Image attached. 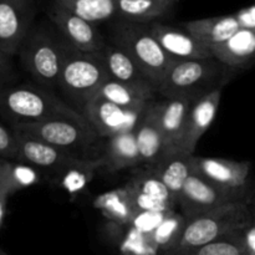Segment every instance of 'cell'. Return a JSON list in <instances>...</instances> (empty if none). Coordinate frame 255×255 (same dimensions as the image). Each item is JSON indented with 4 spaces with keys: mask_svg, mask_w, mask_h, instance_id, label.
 <instances>
[{
    "mask_svg": "<svg viewBox=\"0 0 255 255\" xmlns=\"http://www.w3.org/2000/svg\"><path fill=\"white\" fill-rule=\"evenodd\" d=\"M254 223H255V212H254Z\"/></svg>",
    "mask_w": 255,
    "mask_h": 255,
    "instance_id": "41",
    "label": "cell"
},
{
    "mask_svg": "<svg viewBox=\"0 0 255 255\" xmlns=\"http://www.w3.org/2000/svg\"><path fill=\"white\" fill-rule=\"evenodd\" d=\"M159 114H161V101L152 100L143 109L138 124L134 128L142 163L148 166H154L166 156L163 147V134L159 124Z\"/></svg>",
    "mask_w": 255,
    "mask_h": 255,
    "instance_id": "15",
    "label": "cell"
},
{
    "mask_svg": "<svg viewBox=\"0 0 255 255\" xmlns=\"http://www.w3.org/2000/svg\"><path fill=\"white\" fill-rule=\"evenodd\" d=\"M11 55L0 50V90L10 86L14 80V65Z\"/></svg>",
    "mask_w": 255,
    "mask_h": 255,
    "instance_id": "34",
    "label": "cell"
},
{
    "mask_svg": "<svg viewBox=\"0 0 255 255\" xmlns=\"http://www.w3.org/2000/svg\"><path fill=\"white\" fill-rule=\"evenodd\" d=\"M41 176L39 169L30 164L17 161H9L5 178V194L12 196L16 192L26 189L39 183Z\"/></svg>",
    "mask_w": 255,
    "mask_h": 255,
    "instance_id": "30",
    "label": "cell"
},
{
    "mask_svg": "<svg viewBox=\"0 0 255 255\" xmlns=\"http://www.w3.org/2000/svg\"><path fill=\"white\" fill-rule=\"evenodd\" d=\"M234 70L214 59L176 60L159 85L157 94L162 97L187 96L197 100L224 85L233 76Z\"/></svg>",
    "mask_w": 255,
    "mask_h": 255,
    "instance_id": "3",
    "label": "cell"
},
{
    "mask_svg": "<svg viewBox=\"0 0 255 255\" xmlns=\"http://www.w3.org/2000/svg\"><path fill=\"white\" fill-rule=\"evenodd\" d=\"M0 116L12 125L32 124L46 120L67 119L91 126L75 107L50 90L35 85H17L0 90Z\"/></svg>",
    "mask_w": 255,
    "mask_h": 255,
    "instance_id": "1",
    "label": "cell"
},
{
    "mask_svg": "<svg viewBox=\"0 0 255 255\" xmlns=\"http://www.w3.org/2000/svg\"><path fill=\"white\" fill-rule=\"evenodd\" d=\"M244 246H246L248 255H255V223L247 227L243 231Z\"/></svg>",
    "mask_w": 255,
    "mask_h": 255,
    "instance_id": "36",
    "label": "cell"
},
{
    "mask_svg": "<svg viewBox=\"0 0 255 255\" xmlns=\"http://www.w3.org/2000/svg\"><path fill=\"white\" fill-rule=\"evenodd\" d=\"M166 1H167V2H169V4L174 5V4H176L177 1H178V0H166Z\"/></svg>",
    "mask_w": 255,
    "mask_h": 255,
    "instance_id": "39",
    "label": "cell"
},
{
    "mask_svg": "<svg viewBox=\"0 0 255 255\" xmlns=\"http://www.w3.org/2000/svg\"><path fill=\"white\" fill-rule=\"evenodd\" d=\"M149 31L174 60H198L212 57L211 49L194 39L186 30L154 21L148 24Z\"/></svg>",
    "mask_w": 255,
    "mask_h": 255,
    "instance_id": "16",
    "label": "cell"
},
{
    "mask_svg": "<svg viewBox=\"0 0 255 255\" xmlns=\"http://www.w3.org/2000/svg\"><path fill=\"white\" fill-rule=\"evenodd\" d=\"M173 5L166 0H116L120 20L136 24H152L166 16Z\"/></svg>",
    "mask_w": 255,
    "mask_h": 255,
    "instance_id": "24",
    "label": "cell"
},
{
    "mask_svg": "<svg viewBox=\"0 0 255 255\" xmlns=\"http://www.w3.org/2000/svg\"><path fill=\"white\" fill-rule=\"evenodd\" d=\"M109 79L96 55L79 51L65 40L64 64L57 87L75 105V110L82 115L85 106Z\"/></svg>",
    "mask_w": 255,
    "mask_h": 255,
    "instance_id": "6",
    "label": "cell"
},
{
    "mask_svg": "<svg viewBox=\"0 0 255 255\" xmlns=\"http://www.w3.org/2000/svg\"><path fill=\"white\" fill-rule=\"evenodd\" d=\"M191 156L192 154H186L182 152L167 154L158 163L149 166L166 184L168 191L173 194L174 198L177 199V203L187 179L192 176Z\"/></svg>",
    "mask_w": 255,
    "mask_h": 255,
    "instance_id": "23",
    "label": "cell"
},
{
    "mask_svg": "<svg viewBox=\"0 0 255 255\" xmlns=\"http://www.w3.org/2000/svg\"><path fill=\"white\" fill-rule=\"evenodd\" d=\"M126 186V184H125ZM127 187V186H126ZM128 188V187H127ZM129 194H131L132 203H133L136 212H158V213H169L174 211L177 204L171 203V202L162 201V199L156 198V197L147 196V194L139 193V192L133 191L128 188Z\"/></svg>",
    "mask_w": 255,
    "mask_h": 255,
    "instance_id": "31",
    "label": "cell"
},
{
    "mask_svg": "<svg viewBox=\"0 0 255 255\" xmlns=\"http://www.w3.org/2000/svg\"><path fill=\"white\" fill-rule=\"evenodd\" d=\"M183 29L207 47L221 45L241 30L234 14L191 20L182 24Z\"/></svg>",
    "mask_w": 255,
    "mask_h": 255,
    "instance_id": "20",
    "label": "cell"
},
{
    "mask_svg": "<svg viewBox=\"0 0 255 255\" xmlns=\"http://www.w3.org/2000/svg\"><path fill=\"white\" fill-rule=\"evenodd\" d=\"M0 157L10 161H16L17 139L14 129H9L0 124Z\"/></svg>",
    "mask_w": 255,
    "mask_h": 255,
    "instance_id": "33",
    "label": "cell"
},
{
    "mask_svg": "<svg viewBox=\"0 0 255 255\" xmlns=\"http://www.w3.org/2000/svg\"><path fill=\"white\" fill-rule=\"evenodd\" d=\"M105 167L110 172L133 168L142 163L134 131L122 132L106 139L104 153Z\"/></svg>",
    "mask_w": 255,
    "mask_h": 255,
    "instance_id": "21",
    "label": "cell"
},
{
    "mask_svg": "<svg viewBox=\"0 0 255 255\" xmlns=\"http://www.w3.org/2000/svg\"><path fill=\"white\" fill-rule=\"evenodd\" d=\"M222 91L223 89L213 90L193 102L187 122L186 136L182 144L183 153L193 154L198 141L212 126L221 104Z\"/></svg>",
    "mask_w": 255,
    "mask_h": 255,
    "instance_id": "17",
    "label": "cell"
},
{
    "mask_svg": "<svg viewBox=\"0 0 255 255\" xmlns=\"http://www.w3.org/2000/svg\"><path fill=\"white\" fill-rule=\"evenodd\" d=\"M94 206L107 219L121 226H129L134 214L137 213L126 186L97 196L95 198Z\"/></svg>",
    "mask_w": 255,
    "mask_h": 255,
    "instance_id": "25",
    "label": "cell"
},
{
    "mask_svg": "<svg viewBox=\"0 0 255 255\" xmlns=\"http://www.w3.org/2000/svg\"><path fill=\"white\" fill-rule=\"evenodd\" d=\"M97 95L125 110L142 112L147 104L154 100L157 91L152 87L124 84L109 79Z\"/></svg>",
    "mask_w": 255,
    "mask_h": 255,
    "instance_id": "22",
    "label": "cell"
},
{
    "mask_svg": "<svg viewBox=\"0 0 255 255\" xmlns=\"http://www.w3.org/2000/svg\"><path fill=\"white\" fill-rule=\"evenodd\" d=\"M36 14V0H0V50L17 55Z\"/></svg>",
    "mask_w": 255,
    "mask_h": 255,
    "instance_id": "10",
    "label": "cell"
},
{
    "mask_svg": "<svg viewBox=\"0 0 255 255\" xmlns=\"http://www.w3.org/2000/svg\"><path fill=\"white\" fill-rule=\"evenodd\" d=\"M110 42L124 49L133 59L156 91L176 61L154 39L147 24L120 20L112 27Z\"/></svg>",
    "mask_w": 255,
    "mask_h": 255,
    "instance_id": "5",
    "label": "cell"
},
{
    "mask_svg": "<svg viewBox=\"0 0 255 255\" xmlns=\"http://www.w3.org/2000/svg\"><path fill=\"white\" fill-rule=\"evenodd\" d=\"M95 55L105 67L111 80L124 84L137 85V86L152 87L156 90L152 86L149 80L144 76L143 72L139 70L133 59L117 45L107 42L104 49Z\"/></svg>",
    "mask_w": 255,
    "mask_h": 255,
    "instance_id": "19",
    "label": "cell"
},
{
    "mask_svg": "<svg viewBox=\"0 0 255 255\" xmlns=\"http://www.w3.org/2000/svg\"><path fill=\"white\" fill-rule=\"evenodd\" d=\"M192 173L229 189H248L252 164L248 161H232L216 157L191 156Z\"/></svg>",
    "mask_w": 255,
    "mask_h": 255,
    "instance_id": "13",
    "label": "cell"
},
{
    "mask_svg": "<svg viewBox=\"0 0 255 255\" xmlns=\"http://www.w3.org/2000/svg\"><path fill=\"white\" fill-rule=\"evenodd\" d=\"M194 101L196 100L187 96L163 97L161 101L159 124L163 134V147L166 156L182 152L189 111Z\"/></svg>",
    "mask_w": 255,
    "mask_h": 255,
    "instance_id": "14",
    "label": "cell"
},
{
    "mask_svg": "<svg viewBox=\"0 0 255 255\" xmlns=\"http://www.w3.org/2000/svg\"><path fill=\"white\" fill-rule=\"evenodd\" d=\"M141 114L142 112L122 109L99 95H96L82 110V116L104 139L122 132L134 131Z\"/></svg>",
    "mask_w": 255,
    "mask_h": 255,
    "instance_id": "12",
    "label": "cell"
},
{
    "mask_svg": "<svg viewBox=\"0 0 255 255\" xmlns=\"http://www.w3.org/2000/svg\"><path fill=\"white\" fill-rule=\"evenodd\" d=\"M212 56L229 69H249L255 65V30L241 29L226 42L211 47Z\"/></svg>",
    "mask_w": 255,
    "mask_h": 255,
    "instance_id": "18",
    "label": "cell"
},
{
    "mask_svg": "<svg viewBox=\"0 0 255 255\" xmlns=\"http://www.w3.org/2000/svg\"><path fill=\"white\" fill-rule=\"evenodd\" d=\"M187 218L182 213L176 211L171 212L158 227L147 236L148 244L154 249L162 253L172 251L177 247L184 228H186Z\"/></svg>",
    "mask_w": 255,
    "mask_h": 255,
    "instance_id": "27",
    "label": "cell"
},
{
    "mask_svg": "<svg viewBox=\"0 0 255 255\" xmlns=\"http://www.w3.org/2000/svg\"><path fill=\"white\" fill-rule=\"evenodd\" d=\"M254 212H255V209H254Z\"/></svg>",
    "mask_w": 255,
    "mask_h": 255,
    "instance_id": "42",
    "label": "cell"
},
{
    "mask_svg": "<svg viewBox=\"0 0 255 255\" xmlns=\"http://www.w3.org/2000/svg\"><path fill=\"white\" fill-rule=\"evenodd\" d=\"M0 255H9V254H7L6 252H5V251H2V249L0 248Z\"/></svg>",
    "mask_w": 255,
    "mask_h": 255,
    "instance_id": "40",
    "label": "cell"
},
{
    "mask_svg": "<svg viewBox=\"0 0 255 255\" xmlns=\"http://www.w3.org/2000/svg\"><path fill=\"white\" fill-rule=\"evenodd\" d=\"M254 2H255V0H254Z\"/></svg>",
    "mask_w": 255,
    "mask_h": 255,
    "instance_id": "43",
    "label": "cell"
},
{
    "mask_svg": "<svg viewBox=\"0 0 255 255\" xmlns=\"http://www.w3.org/2000/svg\"><path fill=\"white\" fill-rule=\"evenodd\" d=\"M173 212V211H172ZM171 213V212H169ZM169 213H158V212H137L132 219L129 227L138 232L142 236H148L151 234L157 227L161 224V222L168 216Z\"/></svg>",
    "mask_w": 255,
    "mask_h": 255,
    "instance_id": "32",
    "label": "cell"
},
{
    "mask_svg": "<svg viewBox=\"0 0 255 255\" xmlns=\"http://www.w3.org/2000/svg\"><path fill=\"white\" fill-rule=\"evenodd\" d=\"M128 188L133 189V191L139 192V193L147 194V196L156 197V198L162 199V201L171 202L178 206L177 199L174 198L173 194L168 191L166 184L161 181L156 172L153 171L152 167L148 166L147 169H142V171L136 172L126 183Z\"/></svg>",
    "mask_w": 255,
    "mask_h": 255,
    "instance_id": "29",
    "label": "cell"
},
{
    "mask_svg": "<svg viewBox=\"0 0 255 255\" xmlns=\"http://www.w3.org/2000/svg\"><path fill=\"white\" fill-rule=\"evenodd\" d=\"M24 69L44 89L57 87L65 56V39L45 22L35 24L19 51Z\"/></svg>",
    "mask_w": 255,
    "mask_h": 255,
    "instance_id": "4",
    "label": "cell"
},
{
    "mask_svg": "<svg viewBox=\"0 0 255 255\" xmlns=\"http://www.w3.org/2000/svg\"><path fill=\"white\" fill-rule=\"evenodd\" d=\"M163 255H248V252L244 246L243 231H238L204 246L189 249H172Z\"/></svg>",
    "mask_w": 255,
    "mask_h": 255,
    "instance_id": "28",
    "label": "cell"
},
{
    "mask_svg": "<svg viewBox=\"0 0 255 255\" xmlns=\"http://www.w3.org/2000/svg\"><path fill=\"white\" fill-rule=\"evenodd\" d=\"M234 16L238 20L241 29L255 30V2L251 6L243 7L234 12Z\"/></svg>",
    "mask_w": 255,
    "mask_h": 255,
    "instance_id": "35",
    "label": "cell"
},
{
    "mask_svg": "<svg viewBox=\"0 0 255 255\" xmlns=\"http://www.w3.org/2000/svg\"><path fill=\"white\" fill-rule=\"evenodd\" d=\"M10 159H5L0 157V193H4L5 189V178H6V171L7 164H9Z\"/></svg>",
    "mask_w": 255,
    "mask_h": 255,
    "instance_id": "37",
    "label": "cell"
},
{
    "mask_svg": "<svg viewBox=\"0 0 255 255\" xmlns=\"http://www.w3.org/2000/svg\"><path fill=\"white\" fill-rule=\"evenodd\" d=\"M52 2L95 25L117 16L116 0H52Z\"/></svg>",
    "mask_w": 255,
    "mask_h": 255,
    "instance_id": "26",
    "label": "cell"
},
{
    "mask_svg": "<svg viewBox=\"0 0 255 255\" xmlns=\"http://www.w3.org/2000/svg\"><path fill=\"white\" fill-rule=\"evenodd\" d=\"M9 196L4 193H0V231H1L2 222H4L5 218V212H6V202Z\"/></svg>",
    "mask_w": 255,
    "mask_h": 255,
    "instance_id": "38",
    "label": "cell"
},
{
    "mask_svg": "<svg viewBox=\"0 0 255 255\" xmlns=\"http://www.w3.org/2000/svg\"><path fill=\"white\" fill-rule=\"evenodd\" d=\"M47 17L60 35L79 51L96 54L107 44L97 25L67 11L54 2L47 9Z\"/></svg>",
    "mask_w": 255,
    "mask_h": 255,
    "instance_id": "11",
    "label": "cell"
},
{
    "mask_svg": "<svg viewBox=\"0 0 255 255\" xmlns=\"http://www.w3.org/2000/svg\"><path fill=\"white\" fill-rule=\"evenodd\" d=\"M251 188L229 189L216 186L202 177L192 173L187 179L178 198L181 213L187 219L233 203H252Z\"/></svg>",
    "mask_w": 255,
    "mask_h": 255,
    "instance_id": "8",
    "label": "cell"
},
{
    "mask_svg": "<svg viewBox=\"0 0 255 255\" xmlns=\"http://www.w3.org/2000/svg\"><path fill=\"white\" fill-rule=\"evenodd\" d=\"M15 132V131H14ZM17 139V162L30 164L37 169H47L55 172H69L72 169H94L102 168V164L82 161L62 149L54 146L22 136L15 132Z\"/></svg>",
    "mask_w": 255,
    "mask_h": 255,
    "instance_id": "9",
    "label": "cell"
},
{
    "mask_svg": "<svg viewBox=\"0 0 255 255\" xmlns=\"http://www.w3.org/2000/svg\"><path fill=\"white\" fill-rule=\"evenodd\" d=\"M11 128L22 136L45 142L77 158L105 167L104 153L106 139L99 136L91 126L67 119L46 120L32 124L12 125Z\"/></svg>",
    "mask_w": 255,
    "mask_h": 255,
    "instance_id": "2",
    "label": "cell"
},
{
    "mask_svg": "<svg viewBox=\"0 0 255 255\" xmlns=\"http://www.w3.org/2000/svg\"><path fill=\"white\" fill-rule=\"evenodd\" d=\"M254 222L251 203L227 204L211 212L187 219L186 228L174 249L204 246L238 231H244Z\"/></svg>",
    "mask_w": 255,
    "mask_h": 255,
    "instance_id": "7",
    "label": "cell"
}]
</instances>
